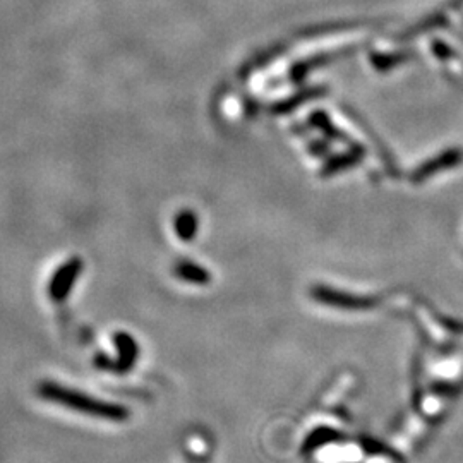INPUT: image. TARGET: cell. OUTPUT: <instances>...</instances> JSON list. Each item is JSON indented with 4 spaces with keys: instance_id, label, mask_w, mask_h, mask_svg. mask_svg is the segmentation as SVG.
<instances>
[{
    "instance_id": "cell-1",
    "label": "cell",
    "mask_w": 463,
    "mask_h": 463,
    "mask_svg": "<svg viewBox=\"0 0 463 463\" xmlns=\"http://www.w3.org/2000/svg\"><path fill=\"white\" fill-rule=\"evenodd\" d=\"M37 395L39 398L47 400V402L79 412V414L86 415V417L116 422V424L128 422L130 419V409H128L125 405L94 398L88 393H82V391L74 390V388H67L54 381L39 383L37 388Z\"/></svg>"
},
{
    "instance_id": "cell-4",
    "label": "cell",
    "mask_w": 463,
    "mask_h": 463,
    "mask_svg": "<svg viewBox=\"0 0 463 463\" xmlns=\"http://www.w3.org/2000/svg\"><path fill=\"white\" fill-rule=\"evenodd\" d=\"M177 230H179L180 239L182 237H184V239H189V235H191L194 230V223H192L191 216L180 215L179 220H177Z\"/></svg>"
},
{
    "instance_id": "cell-2",
    "label": "cell",
    "mask_w": 463,
    "mask_h": 463,
    "mask_svg": "<svg viewBox=\"0 0 463 463\" xmlns=\"http://www.w3.org/2000/svg\"><path fill=\"white\" fill-rule=\"evenodd\" d=\"M116 345L118 350V357L117 360H113L112 371H117V373H128V371H130L134 367L137 354H140L136 342H134L129 335L121 333L116 336Z\"/></svg>"
},
{
    "instance_id": "cell-3",
    "label": "cell",
    "mask_w": 463,
    "mask_h": 463,
    "mask_svg": "<svg viewBox=\"0 0 463 463\" xmlns=\"http://www.w3.org/2000/svg\"><path fill=\"white\" fill-rule=\"evenodd\" d=\"M78 270H79L78 264L70 263L69 266H66L64 270L58 273L54 285H51V294L55 297H64L67 294V290H69L70 283H73L74 278H76Z\"/></svg>"
}]
</instances>
